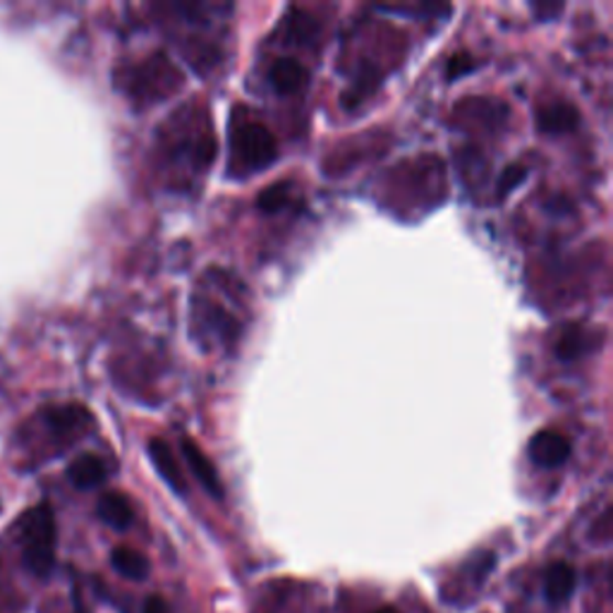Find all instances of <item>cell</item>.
I'll list each match as a JSON object with an SVG mask.
<instances>
[{"label":"cell","mask_w":613,"mask_h":613,"mask_svg":"<svg viewBox=\"0 0 613 613\" xmlns=\"http://www.w3.org/2000/svg\"><path fill=\"white\" fill-rule=\"evenodd\" d=\"M58 525L48 503H39L20 521V551L22 561L36 578H48L56 566Z\"/></svg>","instance_id":"1"},{"label":"cell","mask_w":613,"mask_h":613,"mask_svg":"<svg viewBox=\"0 0 613 613\" xmlns=\"http://www.w3.org/2000/svg\"><path fill=\"white\" fill-rule=\"evenodd\" d=\"M233 146L242 166L252 171L271 166L278 156V142L274 132L264 128L262 122H248V125L238 128L233 134Z\"/></svg>","instance_id":"2"},{"label":"cell","mask_w":613,"mask_h":613,"mask_svg":"<svg viewBox=\"0 0 613 613\" xmlns=\"http://www.w3.org/2000/svg\"><path fill=\"white\" fill-rule=\"evenodd\" d=\"M34 422L63 448L91 427V415L81 405H51Z\"/></svg>","instance_id":"3"},{"label":"cell","mask_w":613,"mask_h":613,"mask_svg":"<svg viewBox=\"0 0 613 613\" xmlns=\"http://www.w3.org/2000/svg\"><path fill=\"white\" fill-rule=\"evenodd\" d=\"M570 451H573V448H570V441L563 434H558L554 429L537 431L533 439H529V446H527L529 460H533L537 468H544V470L561 468L563 462L570 458Z\"/></svg>","instance_id":"4"},{"label":"cell","mask_w":613,"mask_h":613,"mask_svg":"<svg viewBox=\"0 0 613 613\" xmlns=\"http://www.w3.org/2000/svg\"><path fill=\"white\" fill-rule=\"evenodd\" d=\"M183 456L187 460L189 470L197 477V482L207 489V494H211L214 499H223V484H221V477H218L214 462L209 460V456L201 451V448L193 441V439H185L183 441Z\"/></svg>","instance_id":"5"},{"label":"cell","mask_w":613,"mask_h":613,"mask_svg":"<svg viewBox=\"0 0 613 613\" xmlns=\"http://www.w3.org/2000/svg\"><path fill=\"white\" fill-rule=\"evenodd\" d=\"M149 458H152L156 472L161 474V480L166 482L175 494H185L187 484H185V474L178 466V460L173 456V448L163 441V439H152L149 441Z\"/></svg>","instance_id":"6"},{"label":"cell","mask_w":613,"mask_h":613,"mask_svg":"<svg viewBox=\"0 0 613 613\" xmlns=\"http://www.w3.org/2000/svg\"><path fill=\"white\" fill-rule=\"evenodd\" d=\"M108 477V468L103 458L94 456V453H85L79 456L77 460L70 462V468H67V480H70L77 489H97L106 482Z\"/></svg>","instance_id":"7"},{"label":"cell","mask_w":613,"mask_h":613,"mask_svg":"<svg viewBox=\"0 0 613 613\" xmlns=\"http://www.w3.org/2000/svg\"><path fill=\"white\" fill-rule=\"evenodd\" d=\"M578 576L573 566H568L566 561H556L549 566L547 576H544V592L551 604H563L576 592Z\"/></svg>","instance_id":"8"},{"label":"cell","mask_w":613,"mask_h":613,"mask_svg":"<svg viewBox=\"0 0 613 613\" xmlns=\"http://www.w3.org/2000/svg\"><path fill=\"white\" fill-rule=\"evenodd\" d=\"M271 85L278 94H295L307 85V70L305 65L295 61V58H278L274 65H271Z\"/></svg>","instance_id":"9"},{"label":"cell","mask_w":613,"mask_h":613,"mask_svg":"<svg viewBox=\"0 0 613 613\" xmlns=\"http://www.w3.org/2000/svg\"><path fill=\"white\" fill-rule=\"evenodd\" d=\"M578 108L570 106V103H549L539 108L537 113V125L541 132H549V134H563L576 130L578 125Z\"/></svg>","instance_id":"10"},{"label":"cell","mask_w":613,"mask_h":613,"mask_svg":"<svg viewBox=\"0 0 613 613\" xmlns=\"http://www.w3.org/2000/svg\"><path fill=\"white\" fill-rule=\"evenodd\" d=\"M97 513L101 521L113 527V529H128L134 521V511H132V503L125 494H118V492H108L99 499V506Z\"/></svg>","instance_id":"11"},{"label":"cell","mask_w":613,"mask_h":613,"mask_svg":"<svg viewBox=\"0 0 613 613\" xmlns=\"http://www.w3.org/2000/svg\"><path fill=\"white\" fill-rule=\"evenodd\" d=\"M111 563L118 573L128 580L140 582V580L149 578V561H146V556L138 549H130V547L113 549Z\"/></svg>","instance_id":"12"},{"label":"cell","mask_w":613,"mask_h":613,"mask_svg":"<svg viewBox=\"0 0 613 613\" xmlns=\"http://www.w3.org/2000/svg\"><path fill=\"white\" fill-rule=\"evenodd\" d=\"M201 324L207 326V329H214L218 336L226 340V343H233V340L240 333V324L233 317H230L228 311H223L221 307H216V305L204 307Z\"/></svg>","instance_id":"13"},{"label":"cell","mask_w":613,"mask_h":613,"mask_svg":"<svg viewBox=\"0 0 613 613\" xmlns=\"http://www.w3.org/2000/svg\"><path fill=\"white\" fill-rule=\"evenodd\" d=\"M582 346H584V338H582L580 329H576V326H568V329H563V333L558 336V340L554 343V352L558 358L568 362V360L580 358Z\"/></svg>","instance_id":"14"},{"label":"cell","mask_w":613,"mask_h":613,"mask_svg":"<svg viewBox=\"0 0 613 613\" xmlns=\"http://www.w3.org/2000/svg\"><path fill=\"white\" fill-rule=\"evenodd\" d=\"M288 183H276L266 187L262 195L256 199V207L262 209L264 214H276L285 207V201H288Z\"/></svg>","instance_id":"15"},{"label":"cell","mask_w":613,"mask_h":613,"mask_svg":"<svg viewBox=\"0 0 613 613\" xmlns=\"http://www.w3.org/2000/svg\"><path fill=\"white\" fill-rule=\"evenodd\" d=\"M525 178H527V168L525 166H517V163H515V166H508L506 171H503L501 183H499L501 197H506L508 193H513L517 185L525 183Z\"/></svg>","instance_id":"16"},{"label":"cell","mask_w":613,"mask_h":613,"mask_svg":"<svg viewBox=\"0 0 613 613\" xmlns=\"http://www.w3.org/2000/svg\"><path fill=\"white\" fill-rule=\"evenodd\" d=\"M472 67H474V63L470 61V56H466V53H462V56H456L451 61V65H448V77L456 79L460 75H466L468 70H472Z\"/></svg>","instance_id":"17"},{"label":"cell","mask_w":613,"mask_h":613,"mask_svg":"<svg viewBox=\"0 0 613 613\" xmlns=\"http://www.w3.org/2000/svg\"><path fill=\"white\" fill-rule=\"evenodd\" d=\"M142 613H171V606L166 604V599L154 594V596H149L146 602H144Z\"/></svg>","instance_id":"18"},{"label":"cell","mask_w":613,"mask_h":613,"mask_svg":"<svg viewBox=\"0 0 613 613\" xmlns=\"http://www.w3.org/2000/svg\"><path fill=\"white\" fill-rule=\"evenodd\" d=\"M374 613H398V611L393 609V606H381V609H376Z\"/></svg>","instance_id":"19"}]
</instances>
